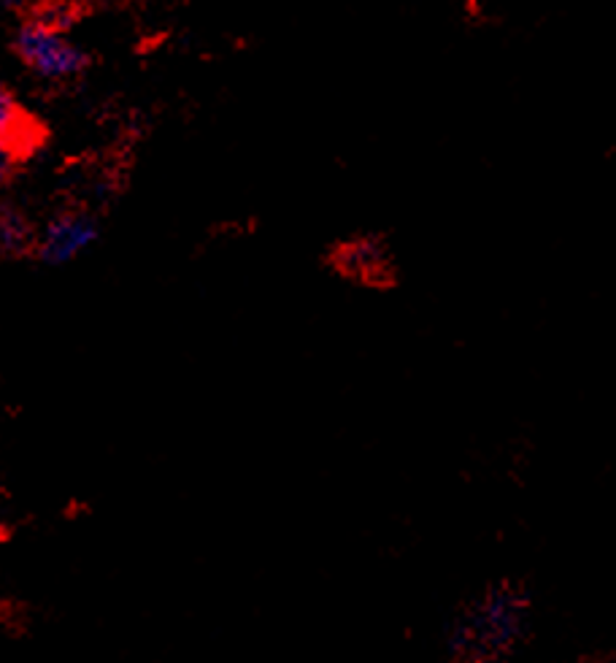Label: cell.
Returning a JSON list of instances; mask_svg holds the SVG:
<instances>
[{
  "mask_svg": "<svg viewBox=\"0 0 616 663\" xmlns=\"http://www.w3.org/2000/svg\"><path fill=\"white\" fill-rule=\"evenodd\" d=\"M530 599L517 585H495L449 631V653L460 661L498 659L528 634Z\"/></svg>",
  "mask_w": 616,
  "mask_h": 663,
  "instance_id": "6da1fadb",
  "label": "cell"
},
{
  "mask_svg": "<svg viewBox=\"0 0 616 663\" xmlns=\"http://www.w3.org/2000/svg\"><path fill=\"white\" fill-rule=\"evenodd\" d=\"M16 55L36 76L47 82H66L79 76L90 62L84 49H79L60 27H51L42 20H33L22 27L16 36Z\"/></svg>",
  "mask_w": 616,
  "mask_h": 663,
  "instance_id": "7a4b0ae2",
  "label": "cell"
},
{
  "mask_svg": "<svg viewBox=\"0 0 616 663\" xmlns=\"http://www.w3.org/2000/svg\"><path fill=\"white\" fill-rule=\"evenodd\" d=\"M98 239V223L84 212H68L55 217L38 239V254L49 265H66L87 252Z\"/></svg>",
  "mask_w": 616,
  "mask_h": 663,
  "instance_id": "3957f363",
  "label": "cell"
},
{
  "mask_svg": "<svg viewBox=\"0 0 616 663\" xmlns=\"http://www.w3.org/2000/svg\"><path fill=\"white\" fill-rule=\"evenodd\" d=\"M339 263L346 274L359 276V280H374V276H379L381 265H384V258H381L376 244L357 241L350 244V247L339 254Z\"/></svg>",
  "mask_w": 616,
  "mask_h": 663,
  "instance_id": "277c9868",
  "label": "cell"
},
{
  "mask_svg": "<svg viewBox=\"0 0 616 663\" xmlns=\"http://www.w3.org/2000/svg\"><path fill=\"white\" fill-rule=\"evenodd\" d=\"M33 244V230L27 220L14 209H0V249L22 252Z\"/></svg>",
  "mask_w": 616,
  "mask_h": 663,
  "instance_id": "5b68a950",
  "label": "cell"
},
{
  "mask_svg": "<svg viewBox=\"0 0 616 663\" xmlns=\"http://www.w3.org/2000/svg\"><path fill=\"white\" fill-rule=\"evenodd\" d=\"M20 128H22L20 104H16L14 95H11L9 90L0 84V141L11 144V139L20 133ZM11 146H14V144H11Z\"/></svg>",
  "mask_w": 616,
  "mask_h": 663,
  "instance_id": "8992f818",
  "label": "cell"
},
{
  "mask_svg": "<svg viewBox=\"0 0 616 663\" xmlns=\"http://www.w3.org/2000/svg\"><path fill=\"white\" fill-rule=\"evenodd\" d=\"M11 168H14V146L0 141V185L11 177Z\"/></svg>",
  "mask_w": 616,
  "mask_h": 663,
  "instance_id": "52a82bcc",
  "label": "cell"
},
{
  "mask_svg": "<svg viewBox=\"0 0 616 663\" xmlns=\"http://www.w3.org/2000/svg\"><path fill=\"white\" fill-rule=\"evenodd\" d=\"M3 5H9V9H20V5H25L27 0H0Z\"/></svg>",
  "mask_w": 616,
  "mask_h": 663,
  "instance_id": "ba28073f",
  "label": "cell"
}]
</instances>
